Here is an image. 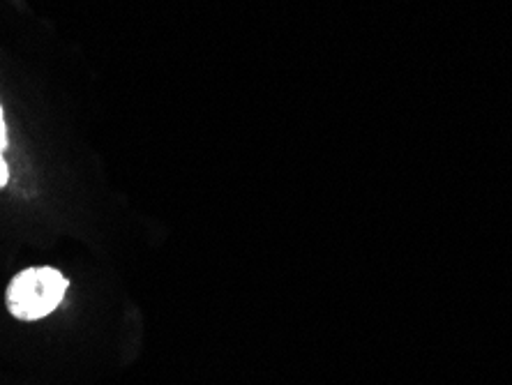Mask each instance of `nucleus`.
<instances>
[{"label": "nucleus", "instance_id": "nucleus-3", "mask_svg": "<svg viewBox=\"0 0 512 385\" xmlns=\"http://www.w3.org/2000/svg\"><path fill=\"white\" fill-rule=\"evenodd\" d=\"M7 178H10V171H7V164L3 160V153H0V187L7 183Z\"/></svg>", "mask_w": 512, "mask_h": 385}, {"label": "nucleus", "instance_id": "nucleus-1", "mask_svg": "<svg viewBox=\"0 0 512 385\" xmlns=\"http://www.w3.org/2000/svg\"><path fill=\"white\" fill-rule=\"evenodd\" d=\"M67 279L54 268H28L12 279L7 289V307L21 321H37L60 305Z\"/></svg>", "mask_w": 512, "mask_h": 385}, {"label": "nucleus", "instance_id": "nucleus-2", "mask_svg": "<svg viewBox=\"0 0 512 385\" xmlns=\"http://www.w3.org/2000/svg\"><path fill=\"white\" fill-rule=\"evenodd\" d=\"M7 146V132H5V120H3V109H0V153H3Z\"/></svg>", "mask_w": 512, "mask_h": 385}]
</instances>
